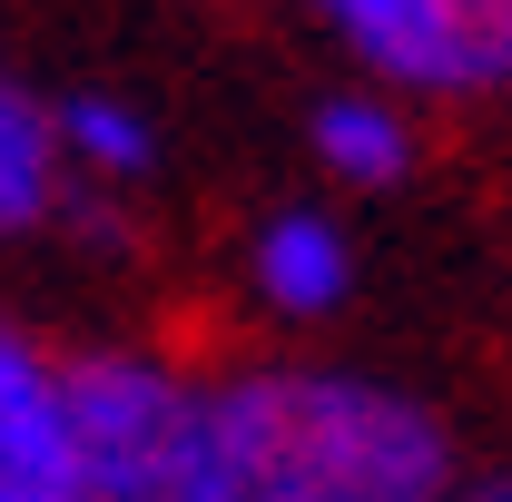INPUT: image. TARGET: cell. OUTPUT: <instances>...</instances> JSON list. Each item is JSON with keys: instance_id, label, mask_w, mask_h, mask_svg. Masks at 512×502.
Returning <instances> with one entry per match:
<instances>
[{"instance_id": "obj_1", "label": "cell", "mask_w": 512, "mask_h": 502, "mask_svg": "<svg viewBox=\"0 0 512 502\" xmlns=\"http://www.w3.org/2000/svg\"><path fill=\"white\" fill-rule=\"evenodd\" d=\"M227 502H463L424 394L355 365H217Z\"/></svg>"}, {"instance_id": "obj_2", "label": "cell", "mask_w": 512, "mask_h": 502, "mask_svg": "<svg viewBox=\"0 0 512 502\" xmlns=\"http://www.w3.org/2000/svg\"><path fill=\"white\" fill-rule=\"evenodd\" d=\"M79 502H227L217 443V365H178L158 345H79L60 355Z\"/></svg>"}, {"instance_id": "obj_3", "label": "cell", "mask_w": 512, "mask_h": 502, "mask_svg": "<svg viewBox=\"0 0 512 502\" xmlns=\"http://www.w3.org/2000/svg\"><path fill=\"white\" fill-rule=\"evenodd\" d=\"M384 99H503L512 0H306Z\"/></svg>"}, {"instance_id": "obj_4", "label": "cell", "mask_w": 512, "mask_h": 502, "mask_svg": "<svg viewBox=\"0 0 512 502\" xmlns=\"http://www.w3.org/2000/svg\"><path fill=\"white\" fill-rule=\"evenodd\" d=\"M0 502H79L60 345H40L10 306H0Z\"/></svg>"}, {"instance_id": "obj_5", "label": "cell", "mask_w": 512, "mask_h": 502, "mask_svg": "<svg viewBox=\"0 0 512 502\" xmlns=\"http://www.w3.org/2000/svg\"><path fill=\"white\" fill-rule=\"evenodd\" d=\"M247 296L276 325H335V315L355 306V237H345V217L335 207H266L247 237Z\"/></svg>"}, {"instance_id": "obj_6", "label": "cell", "mask_w": 512, "mask_h": 502, "mask_svg": "<svg viewBox=\"0 0 512 502\" xmlns=\"http://www.w3.org/2000/svg\"><path fill=\"white\" fill-rule=\"evenodd\" d=\"M306 158L325 188H355V197L404 188L414 178V109L384 89H325L306 109Z\"/></svg>"}, {"instance_id": "obj_7", "label": "cell", "mask_w": 512, "mask_h": 502, "mask_svg": "<svg viewBox=\"0 0 512 502\" xmlns=\"http://www.w3.org/2000/svg\"><path fill=\"white\" fill-rule=\"evenodd\" d=\"M50 138H60V168H69L79 197H128V188H148L158 158H168L158 119L138 99H119V89H69V99H50Z\"/></svg>"}, {"instance_id": "obj_8", "label": "cell", "mask_w": 512, "mask_h": 502, "mask_svg": "<svg viewBox=\"0 0 512 502\" xmlns=\"http://www.w3.org/2000/svg\"><path fill=\"white\" fill-rule=\"evenodd\" d=\"M60 207H69V168H60V138H50V99H30L0 69V247L50 237Z\"/></svg>"}, {"instance_id": "obj_9", "label": "cell", "mask_w": 512, "mask_h": 502, "mask_svg": "<svg viewBox=\"0 0 512 502\" xmlns=\"http://www.w3.org/2000/svg\"><path fill=\"white\" fill-rule=\"evenodd\" d=\"M463 502H512V473H483V483H463Z\"/></svg>"}]
</instances>
